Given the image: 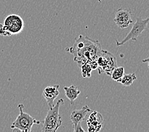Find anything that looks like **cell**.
Returning a JSON list of instances; mask_svg holds the SVG:
<instances>
[{
    "instance_id": "1",
    "label": "cell",
    "mask_w": 149,
    "mask_h": 132,
    "mask_svg": "<svg viewBox=\"0 0 149 132\" xmlns=\"http://www.w3.org/2000/svg\"><path fill=\"white\" fill-rule=\"evenodd\" d=\"M102 46L97 40H93L87 36L79 35L74 40L72 47L66 48L74 55V60L79 67L87 61L96 60L102 51Z\"/></svg>"
},
{
    "instance_id": "2",
    "label": "cell",
    "mask_w": 149,
    "mask_h": 132,
    "mask_svg": "<svg viewBox=\"0 0 149 132\" xmlns=\"http://www.w3.org/2000/svg\"><path fill=\"white\" fill-rule=\"evenodd\" d=\"M64 103L63 98H60L56 104L49 108L47 116L42 123L41 131L42 132H55L62 125V116L60 115V107Z\"/></svg>"
},
{
    "instance_id": "3",
    "label": "cell",
    "mask_w": 149,
    "mask_h": 132,
    "mask_svg": "<svg viewBox=\"0 0 149 132\" xmlns=\"http://www.w3.org/2000/svg\"><path fill=\"white\" fill-rule=\"evenodd\" d=\"M18 108L20 114L12 124V129H13V128H17V129L20 130V132H30L33 124H40V121L36 120L33 117L29 115V114L23 111L24 107L22 103L19 104Z\"/></svg>"
},
{
    "instance_id": "4",
    "label": "cell",
    "mask_w": 149,
    "mask_h": 132,
    "mask_svg": "<svg viewBox=\"0 0 149 132\" xmlns=\"http://www.w3.org/2000/svg\"><path fill=\"white\" fill-rule=\"evenodd\" d=\"M96 60L98 64V73L100 74L105 73L108 76H111L112 71L118 67L116 58L107 50H102Z\"/></svg>"
},
{
    "instance_id": "5",
    "label": "cell",
    "mask_w": 149,
    "mask_h": 132,
    "mask_svg": "<svg viewBox=\"0 0 149 132\" xmlns=\"http://www.w3.org/2000/svg\"><path fill=\"white\" fill-rule=\"evenodd\" d=\"M148 21L149 19L148 17L145 19H142L141 18H137L135 23L134 24L130 33L127 34L123 41L119 42L118 40H116V45L118 46L124 45L130 40L137 41L138 37L140 36L145 29H146L148 24Z\"/></svg>"
},
{
    "instance_id": "6",
    "label": "cell",
    "mask_w": 149,
    "mask_h": 132,
    "mask_svg": "<svg viewBox=\"0 0 149 132\" xmlns=\"http://www.w3.org/2000/svg\"><path fill=\"white\" fill-rule=\"evenodd\" d=\"M3 26L12 36L18 34L23 31L24 23L23 19L19 15L12 14L5 18Z\"/></svg>"
},
{
    "instance_id": "7",
    "label": "cell",
    "mask_w": 149,
    "mask_h": 132,
    "mask_svg": "<svg viewBox=\"0 0 149 132\" xmlns=\"http://www.w3.org/2000/svg\"><path fill=\"white\" fill-rule=\"evenodd\" d=\"M113 21L119 27L124 29L133 22L132 13L130 10L120 8L116 12Z\"/></svg>"
},
{
    "instance_id": "8",
    "label": "cell",
    "mask_w": 149,
    "mask_h": 132,
    "mask_svg": "<svg viewBox=\"0 0 149 132\" xmlns=\"http://www.w3.org/2000/svg\"><path fill=\"white\" fill-rule=\"evenodd\" d=\"M91 112H92V110L88 108V105H84L81 109H74L70 116V119L74 125V128L78 123L82 122L88 114Z\"/></svg>"
},
{
    "instance_id": "9",
    "label": "cell",
    "mask_w": 149,
    "mask_h": 132,
    "mask_svg": "<svg viewBox=\"0 0 149 132\" xmlns=\"http://www.w3.org/2000/svg\"><path fill=\"white\" fill-rule=\"evenodd\" d=\"M59 85H52L46 87L42 95L47 101L49 108L54 106V102L59 95Z\"/></svg>"
},
{
    "instance_id": "10",
    "label": "cell",
    "mask_w": 149,
    "mask_h": 132,
    "mask_svg": "<svg viewBox=\"0 0 149 132\" xmlns=\"http://www.w3.org/2000/svg\"><path fill=\"white\" fill-rule=\"evenodd\" d=\"M92 112H93L90 116V118L87 120L88 131H99L101 128V124L103 121L102 116L97 111Z\"/></svg>"
},
{
    "instance_id": "11",
    "label": "cell",
    "mask_w": 149,
    "mask_h": 132,
    "mask_svg": "<svg viewBox=\"0 0 149 132\" xmlns=\"http://www.w3.org/2000/svg\"><path fill=\"white\" fill-rule=\"evenodd\" d=\"M63 90L65 91V94L66 97L68 98L71 104H72L74 101L78 97L80 94V90L76 85H70L69 87H64Z\"/></svg>"
},
{
    "instance_id": "12",
    "label": "cell",
    "mask_w": 149,
    "mask_h": 132,
    "mask_svg": "<svg viewBox=\"0 0 149 132\" xmlns=\"http://www.w3.org/2000/svg\"><path fill=\"white\" fill-rule=\"evenodd\" d=\"M136 80V76L135 73L126 74H124V76L120 79L119 83L125 85L126 87H130L133 84V81Z\"/></svg>"
},
{
    "instance_id": "13",
    "label": "cell",
    "mask_w": 149,
    "mask_h": 132,
    "mask_svg": "<svg viewBox=\"0 0 149 132\" xmlns=\"http://www.w3.org/2000/svg\"><path fill=\"white\" fill-rule=\"evenodd\" d=\"M124 74H125V68H124V67H116L112 71L110 76H111V78L113 81L119 83L120 79L124 76Z\"/></svg>"
},
{
    "instance_id": "14",
    "label": "cell",
    "mask_w": 149,
    "mask_h": 132,
    "mask_svg": "<svg viewBox=\"0 0 149 132\" xmlns=\"http://www.w3.org/2000/svg\"><path fill=\"white\" fill-rule=\"evenodd\" d=\"M80 67L81 68V73H82L83 77L90 78L91 76V71L93 69H91L89 61L84 63Z\"/></svg>"
},
{
    "instance_id": "15",
    "label": "cell",
    "mask_w": 149,
    "mask_h": 132,
    "mask_svg": "<svg viewBox=\"0 0 149 132\" xmlns=\"http://www.w3.org/2000/svg\"><path fill=\"white\" fill-rule=\"evenodd\" d=\"M0 35L2 36H12L9 33V32L7 31L3 24H0Z\"/></svg>"
},
{
    "instance_id": "16",
    "label": "cell",
    "mask_w": 149,
    "mask_h": 132,
    "mask_svg": "<svg viewBox=\"0 0 149 132\" xmlns=\"http://www.w3.org/2000/svg\"><path fill=\"white\" fill-rule=\"evenodd\" d=\"M74 131L75 132H79V131L84 132L85 131V130L82 128V126H81V123H78L77 125L74 128Z\"/></svg>"
},
{
    "instance_id": "17",
    "label": "cell",
    "mask_w": 149,
    "mask_h": 132,
    "mask_svg": "<svg viewBox=\"0 0 149 132\" xmlns=\"http://www.w3.org/2000/svg\"><path fill=\"white\" fill-rule=\"evenodd\" d=\"M89 62L92 69L95 70V69H98V64H97V60H91V61H89Z\"/></svg>"
},
{
    "instance_id": "18",
    "label": "cell",
    "mask_w": 149,
    "mask_h": 132,
    "mask_svg": "<svg viewBox=\"0 0 149 132\" xmlns=\"http://www.w3.org/2000/svg\"><path fill=\"white\" fill-rule=\"evenodd\" d=\"M98 2H101V0H98Z\"/></svg>"
}]
</instances>
